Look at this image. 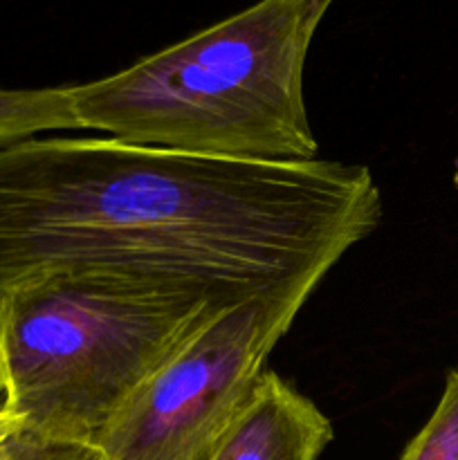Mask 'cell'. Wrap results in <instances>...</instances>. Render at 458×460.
<instances>
[{
	"mask_svg": "<svg viewBox=\"0 0 458 460\" xmlns=\"http://www.w3.org/2000/svg\"><path fill=\"white\" fill-rule=\"evenodd\" d=\"M332 436L326 413L268 368L205 460H319Z\"/></svg>",
	"mask_w": 458,
	"mask_h": 460,
	"instance_id": "5",
	"label": "cell"
},
{
	"mask_svg": "<svg viewBox=\"0 0 458 460\" xmlns=\"http://www.w3.org/2000/svg\"><path fill=\"white\" fill-rule=\"evenodd\" d=\"M380 220V187L364 164L31 137L0 148V304L58 270L241 292L326 279Z\"/></svg>",
	"mask_w": 458,
	"mask_h": 460,
	"instance_id": "1",
	"label": "cell"
},
{
	"mask_svg": "<svg viewBox=\"0 0 458 460\" xmlns=\"http://www.w3.org/2000/svg\"><path fill=\"white\" fill-rule=\"evenodd\" d=\"M400 460H458V368L445 380L438 404Z\"/></svg>",
	"mask_w": 458,
	"mask_h": 460,
	"instance_id": "7",
	"label": "cell"
},
{
	"mask_svg": "<svg viewBox=\"0 0 458 460\" xmlns=\"http://www.w3.org/2000/svg\"><path fill=\"white\" fill-rule=\"evenodd\" d=\"M12 427H13V420L9 418L7 409H4V391H3V380H0V438H3Z\"/></svg>",
	"mask_w": 458,
	"mask_h": 460,
	"instance_id": "9",
	"label": "cell"
},
{
	"mask_svg": "<svg viewBox=\"0 0 458 460\" xmlns=\"http://www.w3.org/2000/svg\"><path fill=\"white\" fill-rule=\"evenodd\" d=\"M0 460H103L94 445L45 438L13 425L0 438Z\"/></svg>",
	"mask_w": 458,
	"mask_h": 460,
	"instance_id": "8",
	"label": "cell"
},
{
	"mask_svg": "<svg viewBox=\"0 0 458 460\" xmlns=\"http://www.w3.org/2000/svg\"><path fill=\"white\" fill-rule=\"evenodd\" d=\"M79 128L72 85L0 88V148L52 130Z\"/></svg>",
	"mask_w": 458,
	"mask_h": 460,
	"instance_id": "6",
	"label": "cell"
},
{
	"mask_svg": "<svg viewBox=\"0 0 458 460\" xmlns=\"http://www.w3.org/2000/svg\"><path fill=\"white\" fill-rule=\"evenodd\" d=\"M251 295L112 270L31 279L0 304L4 409L21 429L97 447L162 364Z\"/></svg>",
	"mask_w": 458,
	"mask_h": 460,
	"instance_id": "3",
	"label": "cell"
},
{
	"mask_svg": "<svg viewBox=\"0 0 458 460\" xmlns=\"http://www.w3.org/2000/svg\"><path fill=\"white\" fill-rule=\"evenodd\" d=\"M321 281L281 283L216 314L121 409L97 445L103 460L209 456Z\"/></svg>",
	"mask_w": 458,
	"mask_h": 460,
	"instance_id": "4",
	"label": "cell"
},
{
	"mask_svg": "<svg viewBox=\"0 0 458 460\" xmlns=\"http://www.w3.org/2000/svg\"><path fill=\"white\" fill-rule=\"evenodd\" d=\"M332 3L259 0L115 75L72 85L79 128L225 160H317L305 63Z\"/></svg>",
	"mask_w": 458,
	"mask_h": 460,
	"instance_id": "2",
	"label": "cell"
}]
</instances>
